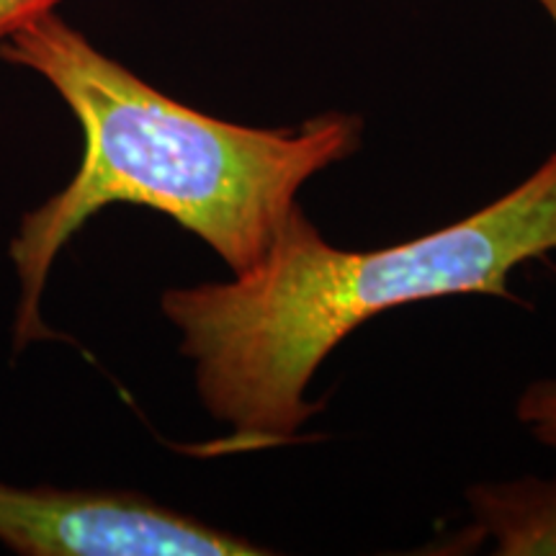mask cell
I'll return each instance as SVG.
<instances>
[{
    "label": "cell",
    "instance_id": "cell-1",
    "mask_svg": "<svg viewBox=\"0 0 556 556\" xmlns=\"http://www.w3.org/2000/svg\"><path fill=\"white\" fill-rule=\"evenodd\" d=\"M556 250V152L510 193L438 232L371 253L325 242L299 204L255 268L163 294L204 407L229 438L197 454L281 446L319 405L304 389L366 319L451 294L516 299L513 268Z\"/></svg>",
    "mask_w": 556,
    "mask_h": 556
},
{
    "label": "cell",
    "instance_id": "cell-2",
    "mask_svg": "<svg viewBox=\"0 0 556 556\" xmlns=\"http://www.w3.org/2000/svg\"><path fill=\"white\" fill-rule=\"evenodd\" d=\"M0 60L50 83L83 131L80 168L65 189L24 214L11 240L16 351L52 336L41 323L47 276L101 208H155L204 240L238 276L268 253L299 189L361 144V119L340 111L299 129H253L201 114L96 50L54 11L0 41Z\"/></svg>",
    "mask_w": 556,
    "mask_h": 556
},
{
    "label": "cell",
    "instance_id": "cell-3",
    "mask_svg": "<svg viewBox=\"0 0 556 556\" xmlns=\"http://www.w3.org/2000/svg\"><path fill=\"white\" fill-rule=\"evenodd\" d=\"M0 544L21 556H258L222 531L127 490L0 482Z\"/></svg>",
    "mask_w": 556,
    "mask_h": 556
},
{
    "label": "cell",
    "instance_id": "cell-4",
    "mask_svg": "<svg viewBox=\"0 0 556 556\" xmlns=\"http://www.w3.org/2000/svg\"><path fill=\"white\" fill-rule=\"evenodd\" d=\"M479 531L500 556H556V477L477 484L467 492Z\"/></svg>",
    "mask_w": 556,
    "mask_h": 556
},
{
    "label": "cell",
    "instance_id": "cell-5",
    "mask_svg": "<svg viewBox=\"0 0 556 556\" xmlns=\"http://www.w3.org/2000/svg\"><path fill=\"white\" fill-rule=\"evenodd\" d=\"M518 420L536 441L556 448V379L533 381L518 400Z\"/></svg>",
    "mask_w": 556,
    "mask_h": 556
},
{
    "label": "cell",
    "instance_id": "cell-6",
    "mask_svg": "<svg viewBox=\"0 0 556 556\" xmlns=\"http://www.w3.org/2000/svg\"><path fill=\"white\" fill-rule=\"evenodd\" d=\"M60 0H0V41L29 21L54 11Z\"/></svg>",
    "mask_w": 556,
    "mask_h": 556
},
{
    "label": "cell",
    "instance_id": "cell-7",
    "mask_svg": "<svg viewBox=\"0 0 556 556\" xmlns=\"http://www.w3.org/2000/svg\"><path fill=\"white\" fill-rule=\"evenodd\" d=\"M536 3L541 5V9H544L546 16L552 18V24H554V29H556V0H536Z\"/></svg>",
    "mask_w": 556,
    "mask_h": 556
}]
</instances>
